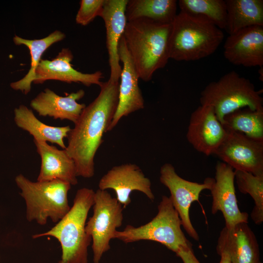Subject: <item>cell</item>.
Listing matches in <instances>:
<instances>
[{
  "label": "cell",
  "instance_id": "obj_5",
  "mask_svg": "<svg viewBox=\"0 0 263 263\" xmlns=\"http://www.w3.org/2000/svg\"><path fill=\"white\" fill-rule=\"evenodd\" d=\"M15 182L25 201L26 217L29 222L35 221L43 225L50 218L57 223L70 209L69 183L59 180L32 182L21 174L16 177Z\"/></svg>",
  "mask_w": 263,
  "mask_h": 263
},
{
  "label": "cell",
  "instance_id": "obj_9",
  "mask_svg": "<svg viewBox=\"0 0 263 263\" xmlns=\"http://www.w3.org/2000/svg\"><path fill=\"white\" fill-rule=\"evenodd\" d=\"M160 173V181L170 192L169 197L179 215L182 225L192 238L198 241L199 235L190 219L189 208L194 201L199 202L202 191L210 189L214 178H206L202 184L186 180L178 175L169 163H165L161 167Z\"/></svg>",
  "mask_w": 263,
  "mask_h": 263
},
{
  "label": "cell",
  "instance_id": "obj_28",
  "mask_svg": "<svg viewBox=\"0 0 263 263\" xmlns=\"http://www.w3.org/2000/svg\"><path fill=\"white\" fill-rule=\"evenodd\" d=\"M105 0H81L75 17L76 23L86 26L100 16Z\"/></svg>",
  "mask_w": 263,
  "mask_h": 263
},
{
  "label": "cell",
  "instance_id": "obj_4",
  "mask_svg": "<svg viewBox=\"0 0 263 263\" xmlns=\"http://www.w3.org/2000/svg\"><path fill=\"white\" fill-rule=\"evenodd\" d=\"M95 192L79 189L68 212L50 230L35 234L33 239L52 236L60 243L61 257L58 263H88V248L92 238L85 231L88 212L94 204Z\"/></svg>",
  "mask_w": 263,
  "mask_h": 263
},
{
  "label": "cell",
  "instance_id": "obj_12",
  "mask_svg": "<svg viewBox=\"0 0 263 263\" xmlns=\"http://www.w3.org/2000/svg\"><path fill=\"white\" fill-rule=\"evenodd\" d=\"M234 169L221 161L215 166V175L210 189L212 197L211 213L221 211L226 228L240 223H247L248 214L239 208L234 186Z\"/></svg>",
  "mask_w": 263,
  "mask_h": 263
},
{
  "label": "cell",
  "instance_id": "obj_26",
  "mask_svg": "<svg viewBox=\"0 0 263 263\" xmlns=\"http://www.w3.org/2000/svg\"><path fill=\"white\" fill-rule=\"evenodd\" d=\"M181 12L204 18L220 29H225L227 11L224 0H179Z\"/></svg>",
  "mask_w": 263,
  "mask_h": 263
},
{
  "label": "cell",
  "instance_id": "obj_13",
  "mask_svg": "<svg viewBox=\"0 0 263 263\" xmlns=\"http://www.w3.org/2000/svg\"><path fill=\"white\" fill-rule=\"evenodd\" d=\"M118 53L119 60L123 64L120 77L118 103L108 132L113 130L123 117L144 108V100L138 85L139 77L123 35L119 42Z\"/></svg>",
  "mask_w": 263,
  "mask_h": 263
},
{
  "label": "cell",
  "instance_id": "obj_2",
  "mask_svg": "<svg viewBox=\"0 0 263 263\" xmlns=\"http://www.w3.org/2000/svg\"><path fill=\"white\" fill-rule=\"evenodd\" d=\"M171 24H161L146 19L128 21L123 36L139 78L149 81L164 68L169 58Z\"/></svg>",
  "mask_w": 263,
  "mask_h": 263
},
{
  "label": "cell",
  "instance_id": "obj_10",
  "mask_svg": "<svg viewBox=\"0 0 263 263\" xmlns=\"http://www.w3.org/2000/svg\"><path fill=\"white\" fill-rule=\"evenodd\" d=\"M226 131V137L215 154L234 170L263 173V141L240 132Z\"/></svg>",
  "mask_w": 263,
  "mask_h": 263
},
{
  "label": "cell",
  "instance_id": "obj_30",
  "mask_svg": "<svg viewBox=\"0 0 263 263\" xmlns=\"http://www.w3.org/2000/svg\"><path fill=\"white\" fill-rule=\"evenodd\" d=\"M221 256V260L219 263H231L228 255L226 253H222Z\"/></svg>",
  "mask_w": 263,
  "mask_h": 263
},
{
  "label": "cell",
  "instance_id": "obj_19",
  "mask_svg": "<svg viewBox=\"0 0 263 263\" xmlns=\"http://www.w3.org/2000/svg\"><path fill=\"white\" fill-rule=\"evenodd\" d=\"M34 142L41 158L38 181L59 180L71 185L78 183L75 162L65 149L59 150L44 141Z\"/></svg>",
  "mask_w": 263,
  "mask_h": 263
},
{
  "label": "cell",
  "instance_id": "obj_11",
  "mask_svg": "<svg viewBox=\"0 0 263 263\" xmlns=\"http://www.w3.org/2000/svg\"><path fill=\"white\" fill-rule=\"evenodd\" d=\"M226 134L211 106L201 105L191 113L186 136L197 151L215 154Z\"/></svg>",
  "mask_w": 263,
  "mask_h": 263
},
{
  "label": "cell",
  "instance_id": "obj_6",
  "mask_svg": "<svg viewBox=\"0 0 263 263\" xmlns=\"http://www.w3.org/2000/svg\"><path fill=\"white\" fill-rule=\"evenodd\" d=\"M200 101L201 105L213 108L222 124L225 115L237 110L263 109L261 92L255 89L250 80L234 71L208 84L201 93Z\"/></svg>",
  "mask_w": 263,
  "mask_h": 263
},
{
  "label": "cell",
  "instance_id": "obj_29",
  "mask_svg": "<svg viewBox=\"0 0 263 263\" xmlns=\"http://www.w3.org/2000/svg\"><path fill=\"white\" fill-rule=\"evenodd\" d=\"M176 255L182 259L183 263H200L194 254L191 246L181 248Z\"/></svg>",
  "mask_w": 263,
  "mask_h": 263
},
{
  "label": "cell",
  "instance_id": "obj_8",
  "mask_svg": "<svg viewBox=\"0 0 263 263\" xmlns=\"http://www.w3.org/2000/svg\"><path fill=\"white\" fill-rule=\"evenodd\" d=\"M93 215L86 224L85 231L92 240L93 262L99 263L103 255L111 248L116 229L123 220L122 206L106 190L94 193Z\"/></svg>",
  "mask_w": 263,
  "mask_h": 263
},
{
  "label": "cell",
  "instance_id": "obj_24",
  "mask_svg": "<svg viewBox=\"0 0 263 263\" xmlns=\"http://www.w3.org/2000/svg\"><path fill=\"white\" fill-rule=\"evenodd\" d=\"M65 35L59 30H55L45 38L39 39H27L18 36L13 38L17 45H24L27 47L31 55V67L27 74L21 79L10 84L12 89L20 91L24 94H28L31 89V84L36 78V71L41 60L45 51L52 44L63 40Z\"/></svg>",
  "mask_w": 263,
  "mask_h": 263
},
{
  "label": "cell",
  "instance_id": "obj_20",
  "mask_svg": "<svg viewBox=\"0 0 263 263\" xmlns=\"http://www.w3.org/2000/svg\"><path fill=\"white\" fill-rule=\"evenodd\" d=\"M84 95V91L79 90L61 96L46 88L31 100L30 106L40 116L68 120L75 123L86 107L85 104L77 101Z\"/></svg>",
  "mask_w": 263,
  "mask_h": 263
},
{
  "label": "cell",
  "instance_id": "obj_15",
  "mask_svg": "<svg viewBox=\"0 0 263 263\" xmlns=\"http://www.w3.org/2000/svg\"><path fill=\"white\" fill-rule=\"evenodd\" d=\"M224 55L235 65L262 67L263 26H250L229 35L224 43Z\"/></svg>",
  "mask_w": 263,
  "mask_h": 263
},
{
  "label": "cell",
  "instance_id": "obj_27",
  "mask_svg": "<svg viewBox=\"0 0 263 263\" xmlns=\"http://www.w3.org/2000/svg\"><path fill=\"white\" fill-rule=\"evenodd\" d=\"M234 173L240 191L249 194L254 200L251 219L256 225H261L263 222V173L254 174L240 170H234Z\"/></svg>",
  "mask_w": 263,
  "mask_h": 263
},
{
  "label": "cell",
  "instance_id": "obj_21",
  "mask_svg": "<svg viewBox=\"0 0 263 263\" xmlns=\"http://www.w3.org/2000/svg\"><path fill=\"white\" fill-rule=\"evenodd\" d=\"M14 121L18 127L32 135L34 140L56 144L62 149H65L64 139L67 137L71 129L69 126L47 125L39 121L33 111L23 105L15 109Z\"/></svg>",
  "mask_w": 263,
  "mask_h": 263
},
{
  "label": "cell",
  "instance_id": "obj_23",
  "mask_svg": "<svg viewBox=\"0 0 263 263\" xmlns=\"http://www.w3.org/2000/svg\"><path fill=\"white\" fill-rule=\"evenodd\" d=\"M175 0H128L126 8L128 21L146 19L161 24H171L176 15Z\"/></svg>",
  "mask_w": 263,
  "mask_h": 263
},
{
  "label": "cell",
  "instance_id": "obj_1",
  "mask_svg": "<svg viewBox=\"0 0 263 263\" xmlns=\"http://www.w3.org/2000/svg\"><path fill=\"white\" fill-rule=\"evenodd\" d=\"M119 86V81L102 82L98 95L83 109L68 133L65 150L75 162L77 176L90 178L94 174V156L116 112Z\"/></svg>",
  "mask_w": 263,
  "mask_h": 263
},
{
  "label": "cell",
  "instance_id": "obj_7",
  "mask_svg": "<svg viewBox=\"0 0 263 263\" xmlns=\"http://www.w3.org/2000/svg\"><path fill=\"white\" fill-rule=\"evenodd\" d=\"M182 223L169 197L163 196L157 215L149 223L138 227L127 225L116 231L113 239L128 244L141 240L158 242L176 254L182 248L191 246L182 230Z\"/></svg>",
  "mask_w": 263,
  "mask_h": 263
},
{
  "label": "cell",
  "instance_id": "obj_3",
  "mask_svg": "<svg viewBox=\"0 0 263 263\" xmlns=\"http://www.w3.org/2000/svg\"><path fill=\"white\" fill-rule=\"evenodd\" d=\"M222 30L208 20L180 12L171 23L169 58L196 61L213 54L222 42Z\"/></svg>",
  "mask_w": 263,
  "mask_h": 263
},
{
  "label": "cell",
  "instance_id": "obj_17",
  "mask_svg": "<svg viewBox=\"0 0 263 263\" xmlns=\"http://www.w3.org/2000/svg\"><path fill=\"white\" fill-rule=\"evenodd\" d=\"M73 55L68 48H63L52 60L41 59L36 71L35 84H41L48 80H59L67 83H80L85 86L95 84L99 86L103 77L100 71L83 73L75 69L71 64Z\"/></svg>",
  "mask_w": 263,
  "mask_h": 263
},
{
  "label": "cell",
  "instance_id": "obj_16",
  "mask_svg": "<svg viewBox=\"0 0 263 263\" xmlns=\"http://www.w3.org/2000/svg\"><path fill=\"white\" fill-rule=\"evenodd\" d=\"M219 255L226 253L231 263H262L259 244L247 223H240L221 230L216 247Z\"/></svg>",
  "mask_w": 263,
  "mask_h": 263
},
{
  "label": "cell",
  "instance_id": "obj_22",
  "mask_svg": "<svg viewBox=\"0 0 263 263\" xmlns=\"http://www.w3.org/2000/svg\"><path fill=\"white\" fill-rule=\"evenodd\" d=\"M229 35L253 26H263V0H225Z\"/></svg>",
  "mask_w": 263,
  "mask_h": 263
},
{
  "label": "cell",
  "instance_id": "obj_14",
  "mask_svg": "<svg viewBox=\"0 0 263 263\" xmlns=\"http://www.w3.org/2000/svg\"><path fill=\"white\" fill-rule=\"evenodd\" d=\"M151 186L150 180L141 169L131 163L113 167L101 177L98 183L99 189H113L116 195V199L123 208L131 203L130 194L135 190L143 193L153 201L155 197Z\"/></svg>",
  "mask_w": 263,
  "mask_h": 263
},
{
  "label": "cell",
  "instance_id": "obj_25",
  "mask_svg": "<svg viewBox=\"0 0 263 263\" xmlns=\"http://www.w3.org/2000/svg\"><path fill=\"white\" fill-rule=\"evenodd\" d=\"M222 125L227 131L240 132L251 139L263 141V109L244 108L237 110L225 115Z\"/></svg>",
  "mask_w": 263,
  "mask_h": 263
},
{
  "label": "cell",
  "instance_id": "obj_18",
  "mask_svg": "<svg viewBox=\"0 0 263 263\" xmlns=\"http://www.w3.org/2000/svg\"><path fill=\"white\" fill-rule=\"evenodd\" d=\"M128 0H105L100 17L106 30V47L110 67L109 79L119 81L122 68L118 48L127 23L126 8Z\"/></svg>",
  "mask_w": 263,
  "mask_h": 263
}]
</instances>
